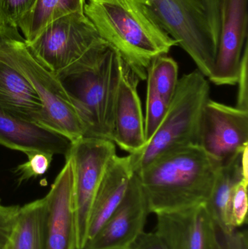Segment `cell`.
I'll return each mask as SVG.
<instances>
[{
	"label": "cell",
	"instance_id": "cell-1",
	"mask_svg": "<svg viewBox=\"0 0 248 249\" xmlns=\"http://www.w3.org/2000/svg\"><path fill=\"white\" fill-rule=\"evenodd\" d=\"M84 13L141 81L147 80L153 60L178 46L149 0H85Z\"/></svg>",
	"mask_w": 248,
	"mask_h": 249
},
{
	"label": "cell",
	"instance_id": "cell-2",
	"mask_svg": "<svg viewBox=\"0 0 248 249\" xmlns=\"http://www.w3.org/2000/svg\"><path fill=\"white\" fill-rule=\"evenodd\" d=\"M221 163L199 145L160 155L136 174L150 213L184 210L206 203Z\"/></svg>",
	"mask_w": 248,
	"mask_h": 249
},
{
	"label": "cell",
	"instance_id": "cell-3",
	"mask_svg": "<svg viewBox=\"0 0 248 249\" xmlns=\"http://www.w3.org/2000/svg\"><path fill=\"white\" fill-rule=\"evenodd\" d=\"M124 61L109 46L91 67L57 74L84 128V137L113 142L115 107Z\"/></svg>",
	"mask_w": 248,
	"mask_h": 249
},
{
	"label": "cell",
	"instance_id": "cell-4",
	"mask_svg": "<svg viewBox=\"0 0 248 249\" xmlns=\"http://www.w3.org/2000/svg\"><path fill=\"white\" fill-rule=\"evenodd\" d=\"M210 99L206 77L197 70L179 78L167 112L152 137L142 148L128 155L134 174L165 152L199 145L204 108Z\"/></svg>",
	"mask_w": 248,
	"mask_h": 249
},
{
	"label": "cell",
	"instance_id": "cell-5",
	"mask_svg": "<svg viewBox=\"0 0 248 249\" xmlns=\"http://www.w3.org/2000/svg\"><path fill=\"white\" fill-rule=\"evenodd\" d=\"M165 30L207 78L212 74L221 36V0H149Z\"/></svg>",
	"mask_w": 248,
	"mask_h": 249
},
{
	"label": "cell",
	"instance_id": "cell-6",
	"mask_svg": "<svg viewBox=\"0 0 248 249\" xmlns=\"http://www.w3.org/2000/svg\"><path fill=\"white\" fill-rule=\"evenodd\" d=\"M0 60L21 74L37 93L50 129L71 143L84 137L83 124L61 82L32 53L17 27L0 26Z\"/></svg>",
	"mask_w": 248,
	"mask_h": 249
},
{
	"label": "cell",
	"instance_id": "cell-7",
	"mask_svg": "<svg viewBox=\"0 0 248 249\" xmlns=\"http://www.w3.org/2000/svg\"><path fill=\"white\" fill-rule=\"evenodd\" d=\"M27 44L34 56L55 75L72 66L96 64L109 47L84 13L54 20Z\"/></svg>",
	"mask_w": 248,
	"mask_h": 249
},
{
	"label": "cell",
	"instance_id": "cell-8",
	"mask_svg": "<svg viewBox=\"0 0 248 249\" xmlns=\"http://www.w3.org/2000/svg\"><path fill=\"white\" fill-rule=\"evenodd\" d=\"M116 155L114 142L83 137L71 143L66 155L72 161L74 172L77 249H84L88 241L89 221L93 200L108 165Z\"/></svg>",
	"mask_w": 248,
	"mask_h": 249
},
{
	"label": "cell",
	"instance_id": "cell-9",
	"mask_svg": "<svg viewBox=\"0 0 248 249\" xmlns=\"http://www.w3.org/2000/svg\"><path fill=\"white\" fill-rule=\"evenodd\" d=\"M248 145V111L211 100L204 108L199 146L220 163Z\"/></svg>",
	"mask_w": 248,
	"mask_h": 249
},
{
	"label": "cell",
	"instance_id": "cell-10",
	"mask_svg": "<svg viewBox=\"0 0 248 249\" xmlns=\"http://www.w3.org/2000/svg\"><path fill=\"white\" fill-rule=\"evenodd\" d=\"M148 203L134 174L122 201L84 249H130L144 232Z\"/></svg>",
	"mask_w": 248,
	"mask_h": 249
},
{
	"label": "cell",
	"instance_id": "cell-11",
	"mask_svg": "<svg viewBox=\"0 0 248 249\" xmlns=\"http://www.w3.org/2000/svg\"><path fill=\"white\" fill-rule=\"evenodd\" d=\"M221 36L210 81L234 86L248 39V0H221Z\"/></svg>",
	"mask_w": 248,
	"mask_h": 249
},
{
	"label": "cell",
	"instance_id": "cell-12",
	"mask_svg": "<svg viewBox=\"0 0 248 249\" xmlns=\"http://www.w3.org/2000/svg\"><path fill=\"white\" fill-rule=\"evenodd\" d=\"M156 215L155 232L169 249H218L216 227L205 203Z\"/></svg>",
	"mask_w": 248,
	"mask_h": 249
},
{
	"label": "cell",
	"instance_id": "cell-13",
	"mask_svg": "<svg viewBox=\"0 0 248 249\" xmlns=\"http://www.w3.org/2000/svg\"><path fill=\"white\" fill-rule=\"evenodd\" d=\"M46 202L47 249H77L72 161L66 163L57 176Z\"/></svg>",
	"mask_w": 248,
	"mask_h": 249
},
{
	"label": "cell",
	"instance_id": "cell-14",
	"mask_svg": "<svg viewBox=\"0 0 248 249\" xmlns=\"http://www.w3.org/2000/svg\"><path fill=\"white\" fill-rule=\"evenodd\" d=\"M140 82L124 62L115 107L113 142L129 155L146 143L144 118L137 90Z\"/></svg>",
	"mask_w": 248,
	"mask_h": 249
},
{
	"label": "cell",
	"instance_id": "cell-15",
	"mask_svg": "<svg viewBox=\"0 0 248 249\" xmlns=\"http://www.w3.org/2000/svg\"><path fill=\"white\" fill-rule=\"evenodd\" d=\"M71 142L48 127L13 118L0 112V145L26 155L35 152L66 155Z\"/></svg>",
	"mask_w": 248,
	"mask_h": 249
},
{
	"label": "cell",
	"instance_id": "cell-16",
	"mask_svg": "<svg viewBox=\"0 0 248 249\" xmlns=\"http://www.w3.org/2000/svg\"><path fill=\"white\" fill-rule=\"evenodd\" d=\"M0 112L48 127L42 101L29 82L0 60Z\"/></svg>",
	"mask_w": 248,
	"mask_h": 249
},
{
	"label": "cell",
	"instance_id": "cell-17",
	"mask_svg": "<svg viewBox=\"0 0 248 249\" xmlns=\"http://www.w3.org/2000/svg\"><path fill=\"white\" fill-rule=\"evenodd\" d=\"M134 173L128 156L115 155L108 165L90 212L88 241L107 222L125 197Z\"/></svg>",
	"mask_w": 248,
	"mask_h": 249
},
{
	"label": "cell",
	"instance_id": "cell-18",
	"mask_svg": "<svg viewBox=\"0 0 248 249\" xmlns=\"http://www.w3.org/2000/svg\"><path fill=\"white\" fill-rule=\"evenodd\" d=\"M248 147L221 164L214 188L205 203L216 229L226 235L235 231L231 220V202L237 182L248 179Z\"/></svg>",
	"mask_w": 248,
	"mask_h": 249
},
{
	"label": "cell",
	"instance_id": "cell-19",
	"mask_svg": "<svg viewBox=\"0 0 248 249\" xmlns=\"http://www.w3.org/2000/svg\"><path fill=\"white\" fill-rule=\"evenodd\" d=\"M4 249H47L45 197L19 208Z\"/></svg>",
	"mask_w": 248,
	"mask_h": 249
},
{
	"label": "cell",
	"instance_id": "cell-20",
	"mask_svg": "<svg viewBox=\"0 0 248 249\" xmlns=\"http://www.w3.org/2000/svg\"><path fill=\"white\" fill-rule=\"evenodd\" d=\"M84 2L85 0H36L17 28L26 42H32L54 20L71 13H84Z\"/></svg>",
	"mask_w": 248,
	"mask_h": 249
},
{
	"label": "cell",
	"instance_id": "cell-21",
	"mask_svg": "<svg viewBox=\"0 0 248 249\" xmlns=\"http://www.w3.org/2000/svg\"><path fill=\"white\" fill-rule=\"evenodd\" d=\"M147 82L170 103L179 83V66L173 58L161 55L153 60L147 70Z\"/></svg>",
	"mask_w": 248,
	"mask_h": 249
},
{
	"label": "cell",
	"instance_id": "cell-22",
	"mask_svg": "<svg viewBox=\"0 0 248 249\" xmlns=\"http://www.w3.org/2000/svg\"><path fill=\"white\" fill-rule=\"evenodd\" d=\"M168 105L156 91L154 86L147 82L146 117L144 118L146 142L152 137L158 128L165 115Z\"/></svg>",
	"mask_w": 248,
	"mask_h": 249
},
{
	"label": "cell",
	"instance_id": "cell-23",
	"mask_svg": "<svg viewBox=\"0 0 248 249\" xmlns=\"http://www.w3.org/2000/svg\"><path fill=\"white\" fill-rule=\"evenodd\" d=\"M36 0H0V26H18Z\"/></svg>",
	"mask_w": 248,
	"mask_h": 249
},
{
	"label": "cell",
	"instance_id": "cell-24",
	"mask_svg": "<svg viewBox=\"0 0 248 249\" xmlns=\"http://www.w3.org/2000/svg\"><path fill=\"white\" fill-rule=\"evenodd\" d=\"M28 161L20 164L15 170L18 177V182L26 181L31 178H36L43 175L50 166L53 156L48 154L31 153L27 155Z\"/></svg>",
	"mask_w": 248,
	"mask_h": 249
},
{
	"label": "cell",
	"instance_id": "cell-25",
	"mask_svg": "<svg viewBox=\"0 0 248 249\" xmlns=\"http://www.w3.org/2000/svg\"><path fill=\"white\" fill-rule=\"evenodd\" d=\"M248 179L243 178L234 186L231 202V220L234 228H240L247 222Z\"/></svg>",
	"mask_w": 248,
	"mask_h": 249
},
{
	"label": "cell",
	"instance_id": "cell-26",
	"mask_svg": "<svg viewBox=\"0 0 248 249\" xmlns=\"http://www.w3.org/2000/svg\"><path fill=\"white\" fill-rule=\"evenodd\" d=\"M237 84L238 92L236 107L248 111V44L243 51Z\"/></svg>",
	"mask_w": 248,
	"mask_h": 249
},
{
	"label": "cell",
	"instance_id": "cell-27",
	"mask_svg": "<svg viewBox=\"0 0 248 249\" xmlns=\"http://www.w3.org/2000/svg\"><path fill=\"white\" fill-rule=\"evenodd\" d=\"M218 249H248L246 232H235L226 235L217 230Z\"/></svg>",
	"mask_w": 248,
	"mask_h": 249
},
{
	"label": "cell",
	"instance_id": "cell-28",
	"mask_svg": "<svg viewBox=\"0 0 248 249\" xmlns=\"http://www.w3.org/2000/svg\"><path fill=\"white\" fill-rule=\"evenodd\" d=\"M132 249H169L156 232H143L137 238Z\"/></svg>",
	"mask_w": 248,
	"mask_h": 249
},
{
	"label": "cell",
	"instance_id": "cell-29",
	"mask_svg": "<svg viewBox=\"0 0 248 249\" xmlns=\"http://www.w3.org/2000/svg\"></svg>",
	"mask_w": 248,
	"mask_h": 249
}]
</instances>
